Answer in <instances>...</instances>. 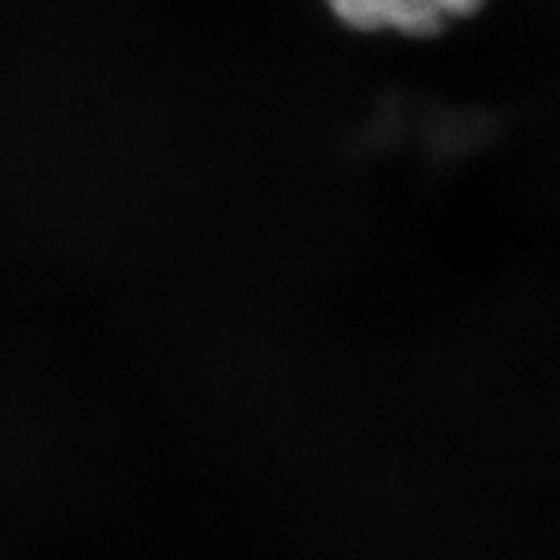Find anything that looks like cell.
Returning a JSON list of instances; mask_svg holds the SVG:
<instances>
[{
    "label": "cell",
    "instance_id": "obj_1",
    "mask_svg": "<svg viewBox=\"0 0 560 560\" xmlns=\"http://www.w3.org/2000/svg\"><path fill=\"white\" fill-rule=\"evenodd\" d=\"M324 7L358 35L427 40L478 15L487 0H324Z\"/></svg>",
    "mask_w": 560,
    "mask_h": 560
}]
</instances>
